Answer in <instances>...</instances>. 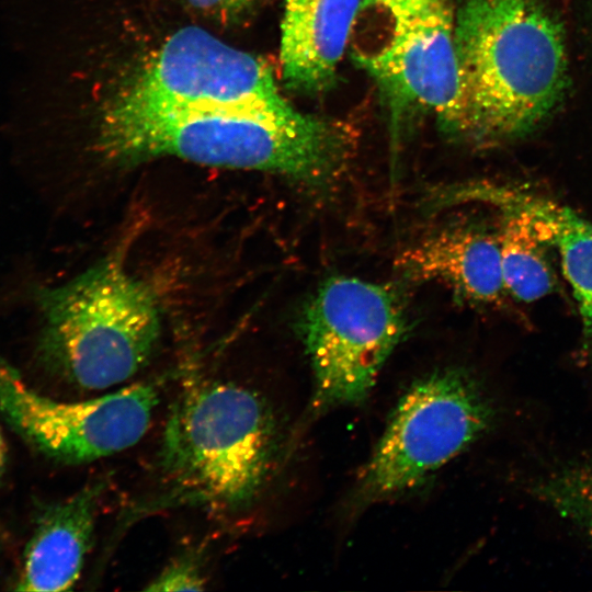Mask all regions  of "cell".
Returning a JSON list of instances; mask_svg holds the SVG:
<instances>
[{
	"label": "cell",
	"mask_w": 592,
	"mask_h": 592,
	"mask_svg": "<svg viewBox=\"0 0 592 592\" xmlns=\"http://www.w3.org/2000/svg\"><path fill=\"white\" fill-rule=\"evenodd\" d=\"M453 0H362L349 43L353 61L376 83L392 145L408 122L434 116L454 136L460 78Z\"/></svg>",
	"instance_id": "5"
},
{
	"label": "cell",
	"mask_w": 592,
	"mask_h": 592,
	"mask_svg": "<svg viewBox=\"0 0 592 592\" xmlns=\"http://www.w3.org/2000/svg\"><path fill=\"white\" fill-rule=\"evenodd\" d=\"M96 147L110 162L129 166L159 157L283 175L311 189L338 181L353 137L339 122L300 114L281 118L241 111L178 109L113 99Z\"/></svg>",
	"instance_id": "1"
},
{
	"label": "cell",
	"mask_w": 592,
	"mask_h": 592,
	"mask_svg": "<svg viewBox=\"0 0 592 592\" xmlns=\"http://www.w3.org/2000/svg\"><path fill=\"white\" fill-rule=\"evenodd\" d=\"M455 43L460 114L454 137L486 146L520 138L561 99L563 32L544 0H459Z\"/></svg>",
	"instance_id": "2"
},
{
	"label": "cell",
	"mask_w": 592,
	"mask_h": 592,
	"mask_svg": "<svg viewBox=\"0 0 592 592\" xmlns=\"http://www.w3.org/2000/svg\"><path fill=\"white\" fill-rule=\"evenodd\" d=\"M153 383L132 384L82 401H59L31 388L0 356V412L33 447L69 464L94 462L141 440L158 403Z\"/></svg>",
	"instance_id": "9"
},
{
	"label": "cell",
	"mask_w": 592,
	"mask_h": 592,
	"mask_svg": "<svg viewBox=\"0 0 592 592\" xmlns=\"http://www.w3.org/2000/svg\"><path fill=\"white\" fill-rule=\"evenodd\" d=\"M494 408L477 378L459 367L436 371L400 398L358 479L364 503L414 489L492 424Z\"/></svg>",
	"instance_id": "6"
},
{
	"label": "cell",
	"mask_w": 592,
	"mask_h": 592,
	"mask_svg": "<svg viewBox=\"0 0 592 592\" xmlns=\"http://www.w3.org/2000/svg\"><path fill=\"white\" fill-rule=\"evenodd\" d=\"M530 492L581 531L592 547V458L549 471L530 485Z\"/></svg>",
	"instance_id": "15"
},
{
	"label": "cell",
	"mask_w": 592,
	"mask_h": 592,
	"mask_svg": "<svg viewBox=\"0 0 592 592\" xmlns=\"http://www.w3.org/2000/svg\"><path fill=\"white\" fill-rule=\"evenodd\" d=\"M161 443L160 467L172 499L237 512L267 480L276 429L257 392L232 383L195 382L174 401Z\"/></svg>",
	"instance_id": "3"
},
{
	"label": "cell",
	"mask_w": 592,
	"mask_h": 592,
	"mask_svg": "<svg viewBox=\"0 0 592 592\" xmlns=\"http://www.w3.org/2000/svg\"><path fill=\"white\" fill-rule=\"evenodd\" d=\"M497 236L508 294L524 303L538 300L555 289L548 246L521 212L501 208Z\"/></svg>",
	"instance_id": "14"
},
{
	"label": "cell",
	"mask_w": 592,
	"mask_h": 592,
	"mask_svg": "<svg viewBox=\"0 0 592 592\" xmlns=\"http://www.w3.org/2000/svg\"><path fill=\"white\" fill-rule=\"evenodd\" d=\"M433 206L478 203L523 213L539 238L558 251L561 269L577 301L583 346L592 358V223L570 207L522 186L469 181L436 189Z\"/></svg>",
	"instance_id": "10"
},
{
	"label": "cell",
	"mask_w": 592,
	"mask_h": 592,
	"mask_svg": "<svg viewBox=\"0 0 592 592\" xmlns=\"http://www.w3.org/2000/svg\"><path fill=\"white\" fill-rule=\"evenodd\" d=\"M397 267L407 280L442 283L469 304H497L508 294L497 230L477 224L454 225L424 237L399 255Z\"/></svg>",
	"instance_id": "11"
},
{
	"label": "cell",
	"mask_w": 592,
	"mask_h": 592,
	"mask_svg": "<svg viewBox=\"0 0 592 592\" xmlns=\"http://www.w3.org/2000/svg\"><path fill=\"white\" fill-rule=\"evenodd\" d=\"M205 576L195 555L173 559L145 588L146 591H201L205 589Z\"/></svg>",
	"instance_id": "16"
},
{
	"label": "cell",
	"mask_w": 592,
	"mask_h": 592,
	"mask_svg": "<svg viewBox=\"0 0 592 592\" xmlns=\"http://www.w3.org/2000/svg\"><path fill=\"white\" fill-rule=\"evenodd\" d=\"M104 483L96 481L50 505L26 546L16 591H68L91 548Z\"/></svg>",
	"instance_id": "13"
},
{
	"label": "cell",
	"mask_w": 592,
	"mask_h": 592,
	"mask_svg": "<svg viewBox=\"0 0 592 592\" xmlns=\"http://www.w3.org/2000/svg\"><path fill=\"white\" fill-rule=\"evenodd\" d=\"M37 303L43 360L82 389L102 390L128 380L159 341L156 295L128 272L122 250L64 284L42 288Z\"/></svg>",
	"instance_id": "4"
},
{
	"label": "cell",
	"mask_w": 592,
	"mask_h": 592,
	"mask_svg": "<svg viewBox=\"0 0 592 592\" xmlns=\"http://www.w3.org/2000/svg\"><path fill=\"white\" fill-rule=\"evenodd\" d=\"M196 11L219 20H235L248 13L259 0H182Z\"/></svg>",
	"instance_id": "17"
},
{
	"label": "cell",
	"mask_w": 592,
	"mask_h": 592,
	"mask_svg": "<svg viewBox=\"0 0 592 592\" xmlns=\"http://www.w3.org/2000/svg\"><path fill=\"white\" fill-rule=\"evenodd\" d=\"M299 330L315 377L311 407L321 412L367 397L407 319L395 288L334 276L306 304Z\"/></svg>",
	"instance_id": "7"
},
{
	"label": "cell",
	"mask_w": 592,
	"mask_h": 592,
	"mask_svg": "<svg viewBox=\"0 0 592 592\" xmlns=\"http://www.w3.org/2000/svg\"><path fill=\"white\" fill-rule=\"evenodd\" d=\"M5 456H7L5 444L0 434V473L3 469L4 463H5Z\"/></svg>",
	"instance_id": "18"
},
{
	"label": "cell",
	"mask_w": 592,
	"mask_h": 592,
	"mask_svg": "<svg viewBox=\"0 0 592 592\" xmlns=\"http://www.w3.org/2000/svg\"><path fill=\"white\" fill-rule=\"evenodd\" d=\"M362 0H285L280 60L287 88L307 95L335 82Z\"/></svg>",
	"instance_id": "12"
},
{
	"label": "cell",
	"mask_w": 592,
	"mask_h": 592,
	"mask_svg": "<svg viewBox=\"0 0 592 592\" xmlns=\"http://www.w3.org/2000/svg\"><path fill=\"white\" fill-rule=\"evenodd\" d=\"M124 102L294 118L269 65L198 27L169 36L115 95Z\"/></svg>",
	"instance_id": "8"
}]
</instances>
